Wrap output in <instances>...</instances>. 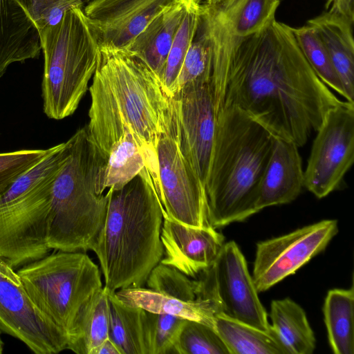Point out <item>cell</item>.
I'll list each match as a JSON object with an SVG mask.
<instances>
[{
    "label": "cell",
    "mask_w": 354,
    "mask_h": 354,
    "mask_svg": "<svg viewBox=\"0 0 354 354\" xmlns=\"http://www.w3.org/2000/svg\"><path fill=\"white\" fill-rule=\"evenodd\" d=\"M292 30L301 51L317 77L347 101L344 86L317 31L307 24L298 28L292 27Z\"/></svg>",
    "instance_id": "30"
},
{
    "label": "cell",
    "mask_w": 354,
    "mask_h": 354,
    "mask_svg": "<svg viewBox=\"0 0 354 354\" xmlns=\"http://www.w3.org/2000/svg\"><path fill=\"white\" fill-rule=\"evenodd\" d=\"M275 138L238 108L225 106L217 112L205 185L210 226L223 227L258 212L259 185Z\"/></svg>",
    "instance_id": "4"
},
{
    "label": "cell",
    "mask_w": 354,
    "mask_h": 354,
    "mask_svg": "<svg viewBox=\"0 0 354 354\" xmlns=\"http://www.w3.org/2000/svg\"><path fill=\"white\" fill-rule=\"evenodd\" d=\"M325 8L326 12L339 15L353 24L354 0H327Z\"/></svg>",
    "instance_id": "36"
},
{
    "label": "cell",
    "mask_w": 354,
    "mask_h": 354,
    "mask_svg": "<svg viewBox=\"0 0 354 354\" xmlns=\"http://www.w3.org/2000/svg\"><path fill=\"white\" fill-rule=\"evenodd\" d=\"M172 98L180 148L205 188L216 124L211 81L188 84Z\"/></svg>",
    "instance_id": "13"
},
{
    "label": "cell",
    "mask_w": 354,
    "mask_h": 354,
    "mask_svg": "<svg viewBox=\"0 0 354 354\" xmlns=\"http://www.w3.org/2000/svg\"><path fill=\"white\" fill-rule=\"evenodd\" d=\"M55 149H23L0 153V196L6 193L13 184L28 172Z\"/></svg>",
    "instance_id": "34"
},
{
    "label": "cell",
    "mask_w": 354,
    "mask_h": 354,
    "mask_svg": "<svg viewBox=\"0 0 354 354\" xmlns=\"http://www.w3.org/2000/svg\"><path fill=\"white\" fill-rule=\"evenodd\" d=\"M330 348L335 354L354 353V290H330L323 307Z\"/></svg>",
    "instance_id": "26"
},
{
    "label": "cell",
    "mask_w": 354,
    "mask_h": 354,
    "mask_svg": "<svg viewBox=\"0 0 354 354\" xmlns=\"http://www.w3.org/2000/svg\"><path fill=\"white\" fill-rule=\"evenodd\" d=\"M68 141L69 156L53 185L47 243L54 250L85 252L91 249L106 216L109 195L97 188L104 160L86 127Z\"/></svg>",
    "instance_id": "5"
},
{
    "label": "cell",
    "mask_w": 354,
    "mask_h": 354,
    "mask_svg": "<svg viewBox=\"0 0 354 354\" xmlns=\"http://www.w3.org/2000/svg\"><path fill=\"white\" fill-rule=\"evenodd\" d=\"M337 232V221L328 219L259 242L252 276L258 292L295 273L322 252Z\"/></svg>",
    "instance_id": "12"
},
{
    "label": "cell",
    "mask_w": 354,
    "mask_h": 354,
    "mask_svg": "<svg viewBox=\"0 0 354 354\" xmlns=\"http://www.w3.org/2000/svg\"><path fill=\"white\" fill-rule=\"evenodd\" d=\"M204 8V0H189L177 30L165 63L162 84L172 97L183 60L196 33Z\"/></svg>",
    "instance_id": "28"
},
{
    "label": "cell",
    "mask_w": 354,
    "mask_h": 354,
    "mask_svg": "<svg viewBox=\"0 0 354 354\" xmlns=\"http://www.w3.org/2000/svg\"><path fill=\"white\" fill-rule=\"evenodd\" d=\"M209 270L221 314L263 330L270 328L245 257L234 241L225 243Z\"/></svg>",
    "instance_id": "14"
},
{
    "label": "cell",
    "mask_w": 354,
    "mask_h": 354,
    "mask_svg": "<svg viewBox=\"0 0 354 354\" xmlns=\"http://www.w3.org/2000/svg\"><path fill=\"white\" fill-rule=\"evenodd\" d=\"M37 28L39 33L55 25L70 9L83 7L92 0H17Z\"/></svg>",
    "instance_id": "35"
},
{
    "label": "cell",
    "mask_w": 354,
    "mask_h": 354,
    "mask_svg": "<svg viewBox=\"0 0 354 354\" xmlns=\"http://www.w3.org/2000/svg\"><path fill=\"white\" fill-rule=\"evenodd\" d=\"M44 54L43 110L62 120L77 110L100 61L97 37L83 7L68 10L55 25L40 33Z\"/></svg>",
    "instance_id": "6"
},
{
    "label": "cell",
    "mask_w": 354,
    "mask_h": 354,
    "mask_svg": "<svg viewBox=\"0 0 354 354\" xmlns=\"http://www.w3.org/2000/svg\"><path fill=\"white\" fill-rule=\"evenodd\" d=\"M172 0H92L83 8L100 48L124 49Z\"/></svg>",
    "instance_id": "15"
},
{
    "label": "cell",
    "mask_w": 354,
    "mask_h": 354,
    "mask_svg": "<svg viewBox=\"0 0 354 354\" xmlns=\"http://www.w3.org/2000/svg\"><path fill=\"white\" fill-rule=\"evenodd\" d=\"M100 49V61L89 87L88 135L102 157L119 140L133 135L159 196L157 147L172 115L173 98L140 59L124 49Z\"/></svg>",
    "instance_id": "2"
},
{
    "label": "cell",
    "mask_w": 354,
    "mask_h": 354,
    "mask_svg": "<svg viewBox=\"0 0 354 354\" xmlns=\"http://www.w3.org/2000/svg\"><path fill=\"white\" fill-rule=\"evenodd\" d=\"M17 272L35 307L68 339L82 308L102 288L99 267L84 252L55 250Z\"/></svg>",
    "instance_id": "8"
},
{
    "label": "cell",
    "mask_w": 354,
    "mask_h": 354,
    "mask_svg": "<svg viewBox=\"0 0 354 354\" xmlns=\"http://www.w3.org/2000/svg\"><path fill=\"white\" fill-rule=\"evenodd\" d=\"M1 332L0 331V354L3 353V342L1 338Z\"/></svg>",
    "instance_id": "39"
},
{
    "label": "cell",
    "mask_w": 354,
    "mask_h": 354,
    "mask_svg": "<svg viewBox=\"0 0 354 354\" xmlns=\"http://www.w3.org/2000/svg\"><path fill=\"white\" fill-rule=\"evenodd\" d=\"M109 328L108 290L104 286L79 313L66 349L77 354H92L109 337Z\"/></svg>",
    "instance_id": "24"
},
{
    "label": "cell",
    "mask_w": 354,
    "mask_h": 354,
    "mask_svg": "<svg viewBox=\"0 0 354 354\" xmlns=\"http://www.w3.org/2000/svg\"><path fill=\"white\" fill-rule=\"evenodd\" d=\"M185 319L176 315L145 310V337L147 354L172 353Z\"/></svg>",
    "instance_id": "32"
},
{
    "label": "cell",
    "mask_w": 354,
    "mask_h": 354,
    "mask_svg": "<svg viewBox=\"0 0 354 354\" xmlns=\"http://www.w3.org/2000/svg\"><path fill=\"white\" fill-rule=\"evenodd\" d=\"M157 156L159 200L166 216L187 225H209L205 188L180 148L174 104L158 140Z\"/></svg>",
    "instance_id": "9"
},
{
    "label": "cell",
    "mask_w": 354,
    "mask_h": 354,
    "mask_svg": "<svg viewBox=\"0 0 354 354\" xmlns=\"http://www.w3.org/2000/svg\"><path fill=\"white\" fill-rule=\"evenodd\" d=\"M272 327L288 348L290 354H311L315 337L304 309L290 298L272 300Z\"/></svg>",
    "instance_id": "25"
},
{
    "label": "cell",
    "mask_w": 354,
    "mask_h": 354,
    "mask_svg": "<svg viewBox=\"0 0 354 354\" xmlns=\"http://www.w3.org/2000/svg\"><path fill=\"white\" fill-rule=\"evenodd\" d=\"M318 33L345 92L354 103V41L353 24L345 18L325 12L308 21Z\"/></svg>",
    "instance_id": "21"
},
{
    "label": "cell",
    "mask_w": 354,
    "mask_h": 354,
    "mask_svg": "<svg viewBox=\"0 0 354 354\" xmlns=\"http://www.w3.org/2000/svg\"><path fill=\"white\" fill-rule=\"evenodd\" d=\"M214 329L230 354H290L272 326L263 330L218 313Z\"/></svg>",
    "instance_id": "23"
},
{
    "label": "cell",
    "mask_w": 354,
    "mask_h": 354,
    "mask_svg": "<svg viewBox=\"0 0 354 354\" xmlns=\"http://www.w3.org/2000/svg\"><path fill=\"white\" fill-rule=\"evenodd\" d=\"M213 41L216 113L234 106L275 137L304 145L339 100L317 77L290 26L272 20L244 37L226 36L207 19Z\"/></svg>",
    "instance_id": "1"
},
{
    "label": "cell",
    "mask_w": 354,
    "mask_h": 354,
    "mask_svg": "<svg viewBox=\"0 0 354 354\" xmlns=\"http://www.w3.org/2000/svg\"><path fill=\"white\" fill-rule=\"evenodd\" d=\"M39 32L17 0H0V78L8 66L36 58Z\"/></svg>",
    "instance_id": "19"
},
{
    "label": "cell",
    "mask_w": 354,
    "mask_h": 354,
    "mask_svg": "<svg viewBox=\"0 0 354 354\" xmlns=\"http://www.w3.org/2000/svg\"><path fill=\"white\" fill-rule=\"evenodd\" d=\"M172 353L230 354V351L214 328L196 321L185 319Z\"/></svg>",
    "instance_id": "31"
},
{
    "label": "cell",
    "mask_w": 354,
    "mask_h": 354,
    "mask_svg": "<svg viewBox=\"0 0 354 354\" xmlns=\"http://www.w3.org/2000/svg\"><path fill=\"white\" fill-rule=\"evenodd\" d=\"M147 288L185 301L198 297V281L176 268L159 263L151 271L146 281Z\"/></svg>",
    "instance_id": "33"
},
{
    "label": "cell",
    "mask_w": 354,
    "mask_h": 354,
    "mask_svg": "<svg viewBox=\"0 0 354 354\" xmlns=\"http://www.w3.org/2000/svg\"><path fill=\"white\" fill-rule=\"evenodd\" d=\"M270 1L273 2V3H279L280 2L279 0H270Z\"/></svg>",
    "instance_id": "40"
},
{
    "label": "cell",
    "mask_w": 354,
    "mask_h": 354,
    "mask_svg": "<svg viewBox=\"0 0 354 354\" xmlns=\"http://www.w3.org/2000/svg\"><path fill=\"white\" fill-rule=\"evenodd\" d=\"M279 5L270 0H232L222 8L205 3L214 27L232 37H244L263 28L275 19Z\"/></svg>",
    "instance_id": "22"
},
{
    "label": "cell",
    "mask_w": 354,
    "mask_h": 354,
    "mask_svg": "<svg viewBox=\"0 0 354 354\" xmlns=\"http://www.w3.org/2000/svg\"><path fill=\"white\" fill-rule=\"evenodd\" d=\"M160 239L163 255L160 263L194 278L214 263L225 244L224 236L210 225H187L167 216Z\"/></svg>",
    "instance_id": "16"
},
{
    "label": "cell",
    "mask_w": 354,
    "mask_h": 354,
    "mask_svg": "<svg viewBox=\"0 0 354 354\" xmlns=\"http://www.w3.org/2000/svg\"><path fill=\"white\" fill-rule=\"evenodd\" d=\"M232 0H205V3L212 7L222 8L227 6Z\"/></svg>",
    "instance_id": "38"
},
{
    "label": "cell",
    "mask_w": 354,
    "mask_h": 354,
    "mask_svg": "<svg viewBox=\"0 0 354 354\" xmlns=\"http://www.w3.org/2000/svg\"><path fill=\"white\" fill-rule=\"evenodd\" d=\"M298 148L294 142L276 137L259 185L256 205L258 212L291 203L301 193L304 171Z\"/></svg>",
    "instance_id": "17"
},
{
    "label": "cell",
    "mask_w": 354,
    "mask_h": 354,
    "mask_svg": "<svg viewBox=\"0 0 354 354\" xmlns=\"http://www.w3.org/2000/svg\"><path fill=\"white\" fill-rule=\"evenodd\" d=\"M124 304L138 307L147 312L169 314L194 320L214 328L215 316L220 313L216 303L198 297L193 301H185L149 288L132 287L115 292Z\"/></svg>",
    "instance_id": "20"
},
{
    "label": "cell",
    "mask_w": 354,
    "mask_h": 354,
    "mask_svg": "<svg viewBox=\"0 0 354 354\" xmlns=\"http://www.w3.org/2000/svg\"><path fill=\"white\" fill-rule=\"evenodd\" d=\"M70 153L67 140L0 196V256L15 269L49 254L48 224L55 178Z\"/></svg>",
    "instance_id": "7"
},
{
    "label": "cell",
    "mask_w": 354,
    "mask_h": 354,
    "mask_svg": "<svg viewBox=\"0 0 354 354\" xmlns=\"http://www.w3.org/2000/svg\"><path fill=\"white\" fill-rule=\"evenodd\" d=\"M92 354H120V352L113 342L108 337L93 350Z\"/></svg>",
    "instance_id": "37"
},
{
    "label": "cell",
    "mask_w": 354,
    "mask_h": 354,
    "mask_svg": "<svg viewBox=\"0 0 354 354\" xmlns=\"http://www.w3.org/2000/svg\"><path fill=\"white\" fill-rule=\"evenodd\" d=\"M212 64L213 41L203 11L196 33L178 76L174 95L183 86L192 82L211 81Z\"/></svg>",
    "instance_id": "29"
},
{
    "label": "cell",
    "mask_w": 354,
    "mask_h": 354,
    "mask_svg": "<svg viewBox=\"0 0 354 354\" xmlns=\"http://www.w3.org/2000/svg\"><path fill=\"white\" fill-rule=\"evenodd\" d=\"M108 290V289H107ZM109 338L120 354H147L145 337V310L123 304L108 290Z\"/></svg>",
    "instance_id": "27"
},
{
    "label": "cell",
    "mask_w": 354,
    "mask_h": 354,
    "mask_svg": "<svg viewBox=\"0 0 354 354\" xmlns=\"http://www.w3.org/2000/svg\"><path fill=\"white\" fill-rule=\"evenodd\" d=\"M189 0H172L124 48L160 80L177 30Z\"/></svg>",
    "instance_id": "18"
},
{
    "label": "cell",
    "mask_w": 354,
    "mask_h": 354,
    "mask_svg": "<svg viewBox=\"0 0 354 354\" xmlns=\"http://www.w3.org/2000/svg\"><path fill=\"white\" fill-rule=\"evenodd\" d=\"M107 193L104 221L91 250L109 291L142 287L162 258L165 212L145 169Z\"/></svg>",
    "instance_id": "3"
},
{
    "label": "cell",
    "mask_w": 354,
    "mask_h": 354,
    "mask_svg": "<svg viewBox=\"0 0 354 354\" xmlns=\"http://www.w3.org/2000/svg\"><path fill=\"white\" fill-rule=\"evenodd\" d=\"M0 331L36 354H56L67 348L66 335L35 307L17 272L1 256Z\"/></svg>",
    "instance_id": "11"
},
{
    "label": "cell",
    "mask_w": 354,
    "mask_h": 354,
    "mask_svg": "<svg viewBox=\"0 0 354 354\" xmlns=\"http://www.w3.org/2000/svg\"><path fill=\"white\" fill-rule=\"evenodd\" d=\"M354 161V103L331 109L313 141L304 187L322 198L338 189Z\"/></svg>",
    "instance_id": "10"
}]
</instances>
